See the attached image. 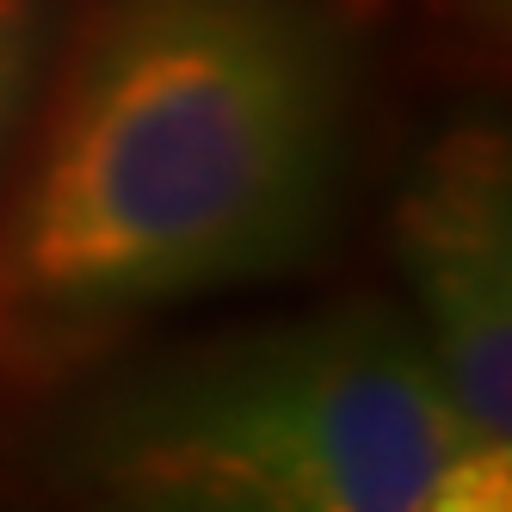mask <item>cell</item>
Wrapping results in <instances>:
<instances>
[{"label":"cell","mask_w":512,"mask_h":512,"mask_svg":"<svg viewBox=\"0 0 512 512\" xmlns=\"http://www.w3.org/2000/svg\"><path fill=\"white\" fill-rule=\"evenodd\" d=\"M395 260L414 327L457 414L512 432V167L500 130H451L420 155L395 198Z\"/></svg>","instance_id":"obj_3"},{"label":"cell","mask_w":512,"mask_h":512,"mask_svg":"<svg viewBox=\"0 0 512 512\" xmlns=\"http://www.w3.org/2000/svg\"><path fill=\"white\" fill-rule=\"evenodd\" d=\"M50 13L56 0H0V161L38 105V81L50 62Z\"/></svg>","instance_id":"obj_4"},{"label":"cell","mask_w":512,"mask_h":512,"mask_svg":"<svg viewBox=\"0 0 512 512\" xmlns=\"http://www.w3.org/2000/svg\"><path fill=\"white\" fill-rule=\"evenodd\" d=\"M352 44L327 0H93L0 204V389L297 272L340 198Z\"/></svg>","instance_id":"obj_1"},{"label":"cell","mask_w":512,"mask_h":512,"mask_svg":"<svg viewBox=\"0 0 512 512\" xmlns=\"http://www.w3.org/2000/svg\"><path fill=\"white\" fill-rule=\"evenodd\" d=\"M475 438L414 315L358 297L136 364L68 426V463L124 506L432 512Z\"/></svg>","instance_id":"obj_2"}]
</instances>
